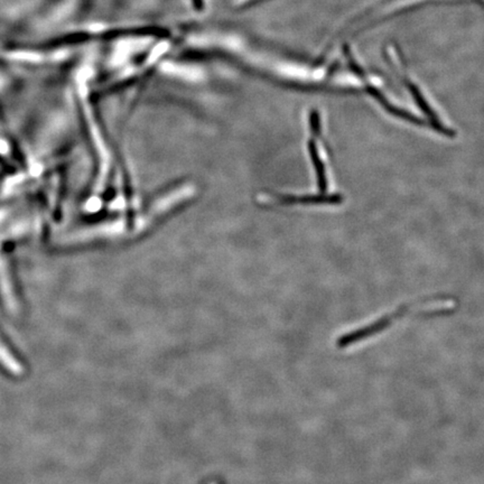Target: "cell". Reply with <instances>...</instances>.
Here are the masks:
<instances>
[{"label":"cell","instance_id":"6da1fadb","mask_svg":"<svg viewBox=\"0 0 484 484\" xmlns=\"http://www.w3.org/2000/svg\"><path fill=\"white\" fill-rule=\"evenodd\" d=\"M308 150H310L312 161H313L315 170H316L317 185H319V188H320V191L322 192V193H325L326 188H328L325 168H324L323 161H321L320 155H319V152H317L316 145H315L314 141H310V144H308Z\"/></svg>","mask_w":484,"mask_h":484}]
</instances>
